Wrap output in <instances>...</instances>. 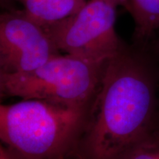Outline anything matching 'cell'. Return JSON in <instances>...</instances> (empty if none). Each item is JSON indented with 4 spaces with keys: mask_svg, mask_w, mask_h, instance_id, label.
Returning a JSON list of instances; mask_svg holds the SVG:
<instances>
[{
    "mask_svg": "<svg viewBox=\"0 0 159 159\" xmlns=\"http://www.w3.org/2000/svg\"><path fill=\"white\" fill-rule=\"evenodd\" d=\"M116 159H159V132L153 130Z\"/></svg>",
    "mask_w": 159,
    "mask_h": 159,
    "instance_id": "obj_8",
    "label": "cell"
},
{
    "mask_svg": "<svg viewBox=\"0 0 159 159\" xmlns=\"http://www.w3.org/2000/svg\"><path fill=\"white\" fill-rule=\"evenodd\" d=\"M116 7L111 0H89L75 14L43 29L59 50L105 62L123 47L115 31Z\"/></svg>",
    "mask_w": 159,
    "mask_h": 159,
    "instance_id": "obj_4",
    "label": "cell"
},
{
    "mask_svg": "<svg viewBox=\"0 0 159 159\" xmlns=\"http://www.w3.org/2000/svg\"><path fill=\"white\" fill-rule=\"evenodd\" d=\"M22 5L25 14L43 28L77 13L85 0H16Z\"/></svg>",
    "mask_w": 159,
    "mask_h": 159,
    "instance_id": "obj_6",
    "label": "cell"
},
{
    "mask_svg": "<svg viewBox=\"0 0 159 159\" xmlns=\"http://www.w3.org/2000/svg\"><path fill=\"white\" fill-rule=\"evenodd\" d=\"M136 40L145 42L159 30V0H128Z\"/></svg>",
    "mask_w": 159,
    "mask_h": 159,
    "instance_id": "obj_7",
    "label": "cell"
},
{
    "mask_svg": "<svg viewBox=\"0 0 159 159\" xmlns=\"http://www.w3.org/2000/svg\"><path fill=\"white\" fill-rule=\"evenodd\" d=\"M0 159H26V158L15 148L2 144L0 146Z\"/></svg>",
    "mask_w": 159,
    "mask_h": 159,
    "instance_id": "obj_9",
    "label": "cell"
},
{
    "mask_svg": "<svg viewBox=\"0 0 159 159\" xmlns=\"http://www.w3.org/2000/svg\"><path fill=\"white\" fill-rule=\"evenodd\" d=\"M113 2H114L117 6L122 5L124 6V7L128 11L129 9V2L128 0H111Z\"/></svg>",
    "mask_w": 159,
    "mask_h": 159,
    "instance_id": "obj_10",
    "label": "cell"
},
{
    "mask_svg": "<svg viewBox=\"0 0 159 159\" xmlns=\"http://www.w3.org/2000/svg\"><path fill=\"white\" fill-rule=\"evenodd\" d=\"M105 62L57 55L28 72H0L1 96L67 105L90 103L98 91Z\"/></svg>",
    "mask_w": 159,
    "mask_h": 159,
    "instance_id": "obj_3",
    "label": "cell"
},
{
    "mask_svg": "<svg viewBox=\"0 0 159 159\" xmlns=\"http://www.w3.org/2000/svg\"><path fill=\"white\" fill-rule=\"evenodd\" d=\"M154 77L125 47L105 63L77 159H116L153 131Z\"/></svg>",
    "mask_w": 159,
    "mask_h": 159,
    "instance_id": "obj_1",
    "label": "cell"
},
{
    "mask_svg": "<svg viewBox=\"0 0 159 159\" xmlns=\"http://www.w3.org/2000/svg\"><path fill=\"white\" fill-rule=\"evenodd\" d=\"M57 55L60 50L45 30L23 10L0 16V72H28Z\"/></svg>",
    "mask_w": 159,
    "mask_h": 159,
    "instance_id": "obj_5",
    "label": "cell"
},
{
    "mask_svg": "<svg viewBox=\"0 0 159 159\" xmlns=\"http://www.w3.org/2000/svg\"><path fill=\"white\" fill-rule=\"evenodd\" d=\"M91 103L67 105L30 99L2 105L0 138L26 159L75 156L88 124Z\"/></svg>",
    "mask_w": 159,
    "mask_h": 159,
    "instance_id": "obj_2",
    "label": "cell"
}]
</instances>
